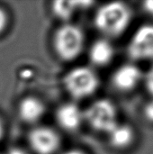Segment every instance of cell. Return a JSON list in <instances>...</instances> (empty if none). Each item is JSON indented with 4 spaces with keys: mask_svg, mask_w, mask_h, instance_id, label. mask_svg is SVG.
I'll return each mask as SVG.
<instances>
[{
    "mask_svg": "<svg viewBox=\"0 0 153 154\" xmlns=\"http://www.w3.org/2000/svg\"><path fill=\"white\" fill-rule=\"evenodd\" d=\"M142 81L146 91L153 98V65L148 69V70L143 73Z\"/></svg>",
    "mask_w": 153,
    "mask_h": 154,
    "instance_id": "13",
    "label": "cell"
},
{
    "mask_svg": "<svg viewBox=\"0 0 153 154\" xmlns=\"http://www.w3.org/2000/svg\"><path fill=\"white\" fill-rule=\"evenodd\" d=\"M83 114L88 125L97 132L108 134L118 125L116 107L108 99L95 101Z\"/></svg>",
    "mask_w": 153,
    "mask_h": 154,
    "instance_id": "4",
    "label": "cell"
},
{
    "mask_svg": "<svg viewBox=\"0 0 153 154\" xmlns=\"http://www.w3.org/2000/svg\"><path fill=\"white\" fill-rule=\"evenodd\" d=\"M127 53L133 60H153V24H143L135 31Z\"/></svg>",
    "mask_w": 153,
    "mask_h": 154,
    "instance_id": "5",
    "label": "cell"
},
{
    "mask_svg": "<svg viewBox=\"0 0 153 154\" xmlns=\"http://www.w3.org/2000/svg\"><path fill=\"white\" fill-rule=\"evenodd\" d=\"M45 106L43 103L33 97H27L22 99L18 106L20 118L27 123L33 124L39 121L44 115Z\"/></svg>",
    "mask_w": 153,
    "mask_h": 154,
    "instance_id": "9",
    "label": "cell"
},
{
    "mask_svg": "<svg viewBox=\"0 0 153 154\" xmlns=\"http://www.w3.org/2000/svg\"><path fill=\"white\" fill-rule=\"evenodd\" d=\"M133 13L123 2H110L101 5L96 12L94 23L96 29L109 37H118L128 28Z\"/></svg>",
    "mask_w": 153,
    "mask_h": 154,
    "instance_id": "1",
    "label": "cell"
},
{
    "mask_svg": "<svg viewBox=\"0 0 153 154\" xmlns=\"http://www.w3.org/2000/svg\"><path fill=\"white\" fill-rule=\"evenodd\" d=\"M4 133H5V129H4V125H3V123L0 119V140L3 138V135H4Z\"/></svg>",
    "mask_w": 153,
    "mask_h": 154,
    "instance_id": "19",
    "label": "cell"
},
{
    "mask_svg": "<svg viewBox=\"0 0 153 154\" xmlns=\"http://www.w3.org/2000/svg\"><path fill=\"white\" fill-rule=\"evenodd\" d=\"M143 116L147 121L153 124V98L146 103L143 107Z\"/></svg>",
    "mask_w": 153,
    "mask_h": 154,
    "instance_id": "14",
    "label": "cell"
},
{
    "mask_svg": "<svg viewBox=\"0 0 153 154\" xmlns=\"http://www.w3.org/2000/svg\"><path fill=\"white\" fill-rule=\"evenodd\" d=\"M143 73L140 68L132 63H125L115 69L112 76V84L121 92H130L142 81Z\"/></svg>",
    "mask_w": 153,
    "mask_h": 154,
    "instance_id": "7",
    "label": "cell"
},
{
    "mask_svg": "<svg viewBox=\"0 0 153 154\" xmlns=\"http://www.w3.org/2000/svg\"><path fill=\"white\" fill-rule=\"evenodd\" d=\"M110 144L116 149H125L129 147L134 140V132L127 125L118 124L109 134Z\"/></svg>",
    "mask_w": 153,
    "mask_h": 154,
    "instance_id": "11",
    "label": "cell"
},
{
    "mask_svg": "<svg viewBox=\"0 0 153 154\" xmlns=\"http://www.w3.org/2000/svg\"><path fill=\"white\" fill-rule=\"evenodd\" d=\"M82 30L74 25L66 23L59 27L53 36V48L60 59L71 61L77 59L84 45Z\"/></svg>",
    "mask_w": 153,
    "mask_h": 154,
    "instance_id": "2",
    "label": "cell"
},
{
    "mask_svg": "<svg viewBox=\"0 0 153 154\" xmlns=\"http://www.w3.org/2000/svg\"><path fill=\"white\" fill-rule=\"evenodd\" d=\"M5 154H26L23 150L19 149V148H13L11 150H9L8 152H6Z\"/></svg>",
    "mask_w": 153,
    "mask_h": 154,
    "instance_id": "17",
    "label": "cell"
},
{
    "mask_svg": "<svg viewBox=\"0 0 153 154\" xmlns=\"http://www.w3.org/2000/svg\"><path fill=\"white\" fill-rule=\"evenodd\" d=\"M64 88L75 99L92 96L99 87L96 72L87 67H78L69 70L63 79Z\"/></svg>",
    "mask_w": 153,
    "mask_h": 154,
    "instance_id": "3",
    "label": "cell"
},
{
    "mask_svg": "<svg viewBox=\"0 0 153 154\" xmlns=\"http://www.w3.org/2000/svg\"><path fill=\"white\" fill-rule=\"evenodd\" d=\"M28 141L36 154H53L60 145L59 134L46 126L32 129L28 135Z\"/></svg>",
    "mask_w": 153,
    "mask_h": 154,
    "instance_id": "6",
    "label": "cell"
},
{
    "mask_svg": "<svg viewBox=\"0 0 153 154\" xmlns=\"http://www.w3.org/2000/svg\"><path fill=\"white\" fill-rule=\"evenodd\" d=\"M7 21H8V18H7L6 13L5 12L4 9H2L0 7V33L5 29L6 24H7Z\"/></svg>",
    "mask_w": 153,
    "mask_h": 154,
    "instance_id": "15",
    "label": "cell"
},
{
    "mask_svg": "<svg viewBox=\"0 0 153 154\" xmlns=\"http://www.w3.org/2000/svg\"><path fill=\"white\" fill-rule=\"evenodd\" d=\"M84 118V114L79 107L73 103H67L60 106L56 111L58 125L66 131L77 130Z\"/></svg>",
    "mask_w": 153,
    "mask_h": 154,
    "instance_id": "8",
    "label": "cell"
},
{
    "mask_svg": "<svg viewBox=\"0 0 153 154\" xmlns=\"http://www.w3.org/2000/svg\"><path fill=\"white\" fill-rule=\"evenodd\" d=\"M115 49L111 42L106 39L96 41L89 51V59L96 66H106L114 59Z\"/></svg>",
    "mask_w": 153,
    "mask_h": 154,
    "instance_id": "10",
    "label": "cell"
},
{
    "mask_svg": "<svg viewBox=\"0 0 153 154\" xmlns=\"http://www.w3.org/2000/svg\"><path fill=\"white\" fill-rule=\"evenodd\" d=\"M63 154H85V153H83L82 152L78 151V150H70V151H68V152H64Z\"/></svg>",
    "mask_w": 153,
    "mask_h": 154,
    "instance_id": "18",
    "label": "cell"
},
{
    "mask_svg": "<svg viewBox=\"0 0 153 154\" xmlns=\"http://www.w3.org/2000/svg\"><path fill=\"white\" fill-rule=\"evenodd\" d=\"M77 9L78 5L76 1L56 0L51 3V11L53 14L62 21L69 20L73 16Z\"/></svg>",
    "mask_w": 153,
    "mask_h": 154,
    "instance_id": "12",
    "label": "cell"
},
{
    "mask_svg": "<svg viewBox=\"0 0 153 154\" xmlns=\"http://www.w3.org/2000/svg\"><path fill=\"white\" fill-rule=\"evenodd\" d=\"M142 8L149 15L153 17V0H147L143 2Z\"/></svg>",
    "mask_w": 153,
    "mask_h": 154,
    "instance_id": "16",
    "label": "cell"
}]
</instances>
